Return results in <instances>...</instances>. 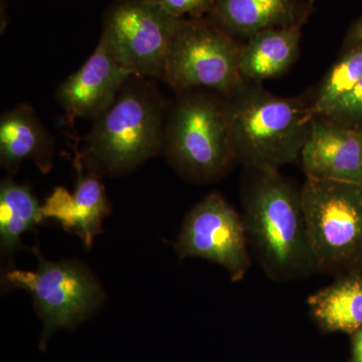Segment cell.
<instances>
[{
    "mask_svg": "<svg viewBox=\"0 0 362 362\" xmlns=\"http://www.w3.org/2000/svg\"><path fill=\"white\" fill-rule=\"evenodd\" d=\"M244 199L247 240L275 281L297 280L316 272L301 194L279 170H254Z\"/></svg>",
    "mask_w": 362,
    "mask_h": 362,
    "instance_id": "cell-1",
    "label": "cell"
},
{
    "mask_svg": "<svg viewBox=\"0 0 362 362\" xmlns=\"http://www.w3.org/2000/svg\"><path fill=\"white\" fill-rule=\"evenodd\" d=\"M230 98L226 105L235 161L252 170H279L299 160L313 122L311 104L246 84Z\"/></svg>",
    "mask_w": 362,
    "mask_h": 362,
    "instance_id": "cell-2",
    "label": "cell"
},
{
    "mask_svg": "<svg viewBox=\"0 0 362 362\" xmlns=\"http://www.w3.org/2000/svg\"><path fill=\"white\" fill-rule=\"evenodd\" d=\"M164 136L163 109L156 95L141 88L121 90L86 139V163L96 175H123L160 151Z\"/></svg>",
    "mask_w": 362,
    "mask_h": 362,
    "instance_id": "cell-3",
    "label": "cell"
},
{
    "mask_svg": "<svg viewBox=\"0 0 362 362\" xmlns=\"http://www.w3.org/2000/svg\"><path fill=\"white\" fill-rule=\"evenodd\" d=\"M300 194L316 272L362 273V182L306 177Z\"/></svg>",
    "mask_w": 362,
    "mask_h": 362,
    "instance_id": "cell-4",
    "label": "cell"
},
{
    "mask_svg": "<svg viewBox=\"0 0 362 362\" xmlns=\"http://www.w3.org/2000/svg\"><path fill=\"white\" fill-rule=\"evenodd\" d=\"M240 49L213 18H182L161 78L175 90L206 89L232 97L246 84L240 70Z\"/></svg>",
    "mask_w": 362,
    "mask_h": 362,
    "instance_id": "cell-5",
    "label": "cell"
},
{
    "mask_svg": "<svg viewBox=\"0 0 362 362\" xmlns=\"http://www.w3.org/2000/svg\"><path fill=\"white\" fill-rule=\"evenodd\" d=\"M164 148L183 175L201 181L220 177L235 161L228 105L204 93L181 99L166 124Z\"/></svg>",
    "mask_w": 362,
    "mask_h": 362,
    "instance_id": "cell-6",
    "label": "cell"
},
{
    "mask_svg": "<svg viewBox=\"0 0 362 362\" xmlns=\"http://www.w3.org/2000/svg\"><path fill=\"white\" fill-rule=\"evenodd\" d=\"M35 271L13 270L6 274L9 284L30 293L44 322L40 346L58 328H68L84 320L99 305L102 291L85 267L73 262H49L35 252Z\"/></svg>",
    "mask_w": 362,
    "mask_h": 362,
    "instance_id": "cell-7",
    "label": "cell"
},
{
    "mask_svg": "<svg viewBox=\"0 0 362 362\" xmlns=\"http://www.w3.org/2000/svg\"><path fill=\"white\" fill-rule=\"evenodd\" d=\"M181 21L148 0H117L105 16L102 35L133 77L161 78Z\"/></svg>",
    "mask_w": 362,
    "mask_h": 362,
    "instance_id": "cell-8",
    "label": "cell"
},
{
    "mask_svg": "<svg viewBox=\"0 0 362 362\" xmlns=\"http://www.w3.org/2000/svg\"><path fill=\"white\" fill-rule=\"evenodd\" d=\"M244 218L218 194L204 197L185 216L176 251L180 258H202L226 269L240 282L251 265Z\"/></svg>",
    "mask_w": 362,
    "mask_h": 362,
    "instance_id": "cell-9",
    "label": "cell"
},
{
    "mask_svg": "<svg viewBox=\"0 0 362 362\" xmlns=\"http://www.w3.org/2000/svg\"><path fill=\"white\" fill-rule=\"evenodd\" d=\"M131 77L101 35L88 61L59 86L57 98L69 120H96L110 108Z\"/></svg>",
    "mask_w": 362,
    "mask_h": 362,
    "instance_id": "cell-10",
    "label": "cell"
},
{
    "mask_svg": "<svg viewBox=\"0 0 362 362\" xmlns=\"http://www.w3.org/2000/svg\"><path fill=\"white\" fill-rule=\"evenodd\" d=\"M299 160L307 177L362 182L361 131L314 117Z\"/></svg>",
    "mask_w": 362,
    "mask_h": 362,
    "instance_id": "cell-11",
    "label": "cell"
},
{
    "mask_svg": "<svg viewBox=\"0 0 362 362\" xmlns=\"http://www.w3.org/2000/svg\"><path fill=\"white\" fill-rule=\"evenodd\" d=\"M76 168L78 177L75 190L69 192L64 187H57L42 206V216L59 221L90 247L101 232L102 223L109 213V202L98 175L93 171L82 173L78 156Z\"/></svg>",
    "mask_w": 362,
    "mask_h": 362,
    "instance_id": "cell-12",
    "label": "cell"
},
{
    "mask_svg": "<svg viewBox=\"0 0 362 362\" xmlns=\"http://www.w3.org/2000/svg\"><path fill=\"white\" fill-rule=\"evenodd\" d=\"M311 4L298 0H216L211 16L230 35L250 37L257 33L307 20Z\"/></svg>",
    "mask_w": 362,
    "mask_h": 362,
    "instance_id": "cell-13",
    "label": "cell"
},
{
    "mask_svg": "<svg viewBox=\"0 0 362 362\" xmlns=\"http://www.w3.org/2000/svg\"><path fill=\"white\" fill-rule=\"evenodd\" d=\"M52 140L28 105L6 112L0 120V159L13 170L21 162L33 160L44 173L52 168Z\"/></svg>",
    "mask_w": 362,
    "mask_h": 362,
    "instance_id": "cell-14",
    "label": "cell"
},
{
    "mask_svg": "<svg viewBox=\"0 0 362 362\" xmlns=\"http://www.w3.org/2000/svg\"><path fill=\"white\" fill-rule=\"evenodd\" d=\"M305 21L270 28L247 39L240 54V70L245 81L261 82L289 70L299 54Z\"/></svg>",
    "mask_w": 362,
    "mask_h": 362,
    "instance_id": "cell-15",
    "label": "cell"
},
{
    "mask_svg": "<svg viewBox=\"0 0 362 362\" xmlns=\"http://www.w3.org/2000/svg\"><path fill=\"white\" fill-rule=\"evenodd\" d=\"M307 303L323 332L354 334L362 327V273L338 276L310 295Z\"/></svg>",
    "mask_w": 362,
    "mask_h": 362,
    "instance_id": "cell-16",
    "label": "cell"
},
{
    "mask_svg": "<svg viewBox=\"0 0 362 362\" xmlns=\"http://www.w3.org/2000/svg\"><path fill=\"white\" fill-rule=\"evenodd\" d=\"M42 206L25 185L13 180L2 181L0 187V244L6 254L21 247V238L42 220Z\"/></svg>",
    "mask_w": 362,
    "mask_h": 362,
    "instance_id": "cell-17",
    "label": "cell"
},
{
    "mask_svg": "<svg viewBox=\"0 0 362 362\" xmlns=\"http://www.w3.org/2000/svg\"><path fill=\"white\" fill-rule=\"evenodd\" d=\"M362 80V45L346 49L328 71L311 104L314 117H322Z\"/></svg>",
    "mask_w": 362,
    "mask_h": 362,
    "instance_id": "cell-18",
    "label": "cell"
},
{
    "mask_svg": "<svg viewBox=\"0 0 362 362\" xmlns=\"http://www.w3.org/2000/svg\"><path fill=\"white\" fill-rule=\"evenodd\" d=\"M320 118L359 130L362 128V80Z\"/></svg>",
    "mask_w": 362,
    "mask_h": 362,
    "instance_id": "cell-19",
    "label": "cell"
},
{
    "mask_svg": "<svg viewBox=\"0 0 362 362\" xmlns=\"http://www.w3.org/2000/svg\"><path fill=\"white\" fill-rule=\"evenodd\" d=\"M166 13L177 18H202L204 14H211L216 0H148Z\"/></svg>",
    "mask_w": 362,
    "mask_h": 362,
    "instance_id": "cell-20",
    "label": "cell"
},
{
    "mask_svg": "<svg viewBox=\"0 0 362 362\" xmlns=\"http://www.w3.org/2000/svg\"><path fill=\"white\" fill-rule=\"evenodd\" d=\"M361 45H362V16L351 25L345 39L346 49Z\"/></svg>",
    "mask_w": 362,
    "mask_h": 362,
    "instance_id": "cell-21",
    "label": "cell"
},
{
    "mask_svg": "<svg viewBox=\"0 0 362 362\" xmlns=\"http://www.w3.org/2000/svg\"><path fill=\"white\" fill-rule=\"evenodd\" d=\"M349 362H362V327L351 334V356Z\"/></svg>",
    "mask_w": 362,
    "mask_h": 362,
    "instance_id": "cell-22",
    "label": "cell"
},
{
    "mask_svg": "<svg viewBox=\"0 0 362 362\" xmlns=\"http://www.w3.org/2000/svg\"><path fill=\"white\" fill-rule=\"evenodd\" d=\"M359 131H361V135H362V128H361V129H359Z\"/></svg>",
    "mask_w": 362,
    "mask_h": 362,
    "instance_id": "cell-23",
    "label": "cell"
}]
</instances>
